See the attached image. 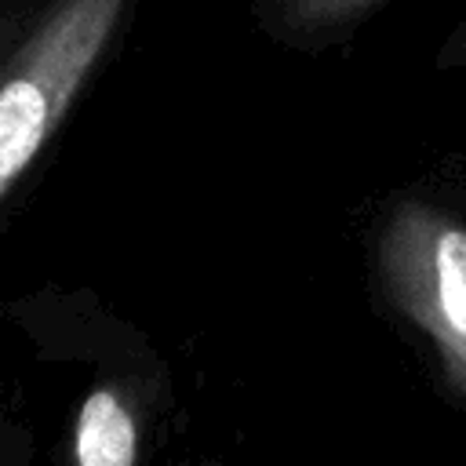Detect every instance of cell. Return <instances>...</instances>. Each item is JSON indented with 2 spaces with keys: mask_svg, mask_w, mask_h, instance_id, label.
<instances>
[{
  "mask_svg": "<svg viewBox=\"0 0 466 466\" xmlns=\"http://www.w3.org/2000/svg\"><path fill=\"white\" fill-rule=\"evenodd\" d=\"M142 415L124 379H102L87 390L73 426L76 466H138Z\"/></svg>",
  "mask_w": 466,
  "mask_h": 466,
  "instance_id": "3",
  "label": "cell"
},
{
  "mask_svg": "<svg viewBox=\"0 0 466 466\" xmlns=\"http://www.w3.org/2000/svg\"><path fill=\"white\" fill-rule=\"evenodd\" d=\"M375 277L415 324L451 397H466V222L426 197L390 200L375 226Z\"/></svg>",
  "mask_w": 466,
  "mask_h": 466,
  "instance_id": "2",
  "label": "cell"
},
{
  "mask_svg": "<svg viewBox=\"0 0 466 466\" xmlns=\"http://www.w3.org/2000/svg\"><path fill=\"white\" fill-rule=\"evenodd\" d=\"M390 0H255L262 33L295 51H324L350 40Z\"/></svg>",
  "mask_w": 466,
  "mask_h": 466,
  "instance_id": "4",
  "label": "cell"
},
{
  "mask_svg": "<svg viewBox=\"0 0 466 466\" xmlns=\"http://www.w3.org/2000/svg\"><path fill=\"white\" fill-rule=\"evenodd\" d=\"M437 69H466V15L448 29V36L441 40L437 55H433Z\"/></svg>",
  "mask_w": 466,
  "mask_h": 466,
  "instance_id": "5",
  "label": "cell"
},
{
  "mask_svg": "<svg viewBox=\"0 0 466 466\" xmlns=\"http://www.w3.org/2000/svg\"><path fill=\"white\" fill-rule=\"evenodd\" d=\"M138 0H0V218L124 47Z\"/></svg>",
  "mask_w": 466,
  "mask_h": 466,
  "instance_id": "1",
  "label": "cell"
}]
</instances>
